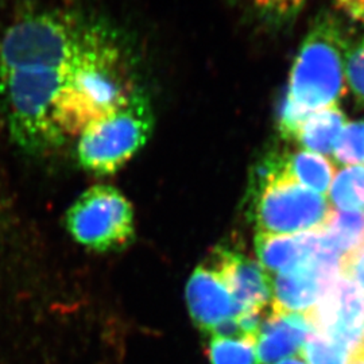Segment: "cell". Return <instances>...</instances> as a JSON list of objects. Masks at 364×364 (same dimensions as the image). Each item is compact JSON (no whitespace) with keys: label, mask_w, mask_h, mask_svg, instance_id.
<instances>
[{"label":"cell","mask_w":364,"mask_h":364,"mask_svg":"<svg viewBox=\"0 0 364 364\" xmlns=\"http://www.w3.org/2000/svg\"><path fill=\"white\" fill-rule=\"evenodd\" d=\"M299 356L308 364H350L351 351L313 331L305 340Z\"/></svg>","instance_id":"d6986e66"},{"label":"cell","mask_w":364,"mask_h":364,"mask_svg":"<svg viewBox=\"0 0 364 364\" xmlns=\"http://www.w3.org/2000/svg\"><path fill=\"white\" fill-rule=\"evenodd\" d=\"M338 275H341L338 266L317 258L289 272L275 274L272 284L274 312H311Z\"/></svg>","instance_id":"9c48e42d"},{"label":"cell","mask_w":364,"mask_h":364,"mask_svg":"<svg viewBox=\"0 0 364 364\" xmlns=\"http://www.w3.org/2000/svg\"><path fill=\"white\" fill-rule=\"evenodd\" d=\"M363 166H364V164H363Z\"/></svg>","instance_id":"484cf974"},{"label":"cell","mask_w":364,"mask_h":364,"mask_svg":"<svg viewBox=\"0 0 364 364\" xmlns=\"http://www.w3.org/2000/svg\"><path fill=\"white\" fill-rule=\"evenodd\" d=\"M350 364H364V341L351 353Z\"/></svg>","instance_id":"cb8c5ba5"},{"label":"cell","mask_w":364,"mask_h":364,"mask_svg":"<svg viewBox=\"0 0 364 364\" xmlns=\"http://www.w3.org/2000/svg\"><path fill=\"white\" fill-rule=\"evenodd\" d=\"M341 13L364 28V0H335Z\"/></svg>","instance_id":"603a6c76"},{"label":"cell","mask_w":364,"mask_h":364,"mask_svg":"<svg viewBox=\"0 0 364 364\" xmlns=\"http://www.w3.org/2000/svg\"><path fill=\"white\" fill-rule=\"evenodd\" d=\"M153 129L154 111L149 96L132 90L112 111L78 134V162L93 174H114L144 149Z\"/></svg>","instance_id":"5b68a950"},{"label":"cell","mask_w":364,"mask_h":364,"mask_svg":"<svg viewBox=\"0 0 364 364\" xmlns=\"http://www.w3.org/2000/svg\"><path fill=\"white\" fill-rule=\"evenodd\" d=\"M254 6L263 14L273 18L285 19L299 13L308 0H251Z\"/></svg>","instance_id":"44dd1931"},{"label":"cell","mask_w":364,"mask_h":364,"mask_svg":"<svg viewBox=\"0 0 364 364\" xmlns=\"http://www.w3.org/2000/svg\"><path fill=\"white\" fill-rule=\"evenodd\" d=\"M347 122V117L338 105L318 108L308 112L301 120L291 142L299 144L301 150L332 156L333 146Z\"/></svg>","instance_id":"5bb4252c"},{"label":"cell","mask_w":364,"mask_h":364,"mask_svg":"<svg viewBox=\"0 0 364 364\" xmlns=\"http://www.w3.org/2000/svg\"><path fill=\"white\" fill-rule=\"evenodd\" d=\"M350 42L338 15L318 14L299 45L282 105L301 114L338 105L347 93L346 58Z\"/></svg>","instance_id":"3957f363"},{"label":"cell","mask_w":364,"mask_h":364,"mask_svg":"<svg viewBox=\"0 0 364 364\" xmlns=\"http://www.w3.org/2000/svg\"><path fill=\"white\" fill-rule=\"evenodd\" d=\"M109 34L57 10L23 14L0 39V68L70 72Z\"/></svg>","instance_id":"7a4b0ae2"},{"label":"cell","mask_w":364,"mask_h":364,"mask_svg":"<svg viewBox=\"0 0 364 364\" xmlns=\"http://www.w3.org/2000/svg\"><path fill=\"white\" fill-rule=\"evenodd\" d=\"M251 210L263 234L296 235L321 230L332 215L326 196L314 193L287 177L272 153L255 170Z\"/></svg>","instance_id":"8992f818"},{"label":"cell","mask_w":364,"mask_h":364,"mask_svg":"<svg viewBox=\"0 0 364 364\" xmlns=\"http://www.w3.org/2000/svg\"><path fill=\"white\" fill-rule=\"evenodd\" d=\"M68 72L43 68H0V114L18 149L43 156L65 144L60 105Z\"/></svg>","instance_id":"6da1fadb"},{"label":"cell","mask_w":364,"mask_h":364,"mask_svg":"<svg viewBox=\"0 0 364 364\" xmlns=\"http://www.w3.org/2000/svg\"><path fill=\"white\" fill-rule=\"evenodd\" d=\"M320 247V230L296 235L258 232L255 248L267 273L279 274L308 263Z\"/></svg>","instance_id":"4fadbf2b"},{"label":"cell","mask_w":364,"mask_h":364,"mask_svg":"<svg viewBox=\"0 0 364 364\" xmlns=\"http://www.w3.org/2000/svg\"><path fill=\"white\" fill-rule=\"evenodd\" d=\"M328 195L329 203L338 210L364 212V166L338 170Z\"/></svg>","instance_id":"2e32d148"},{"label":"cell","mask_w":364,"mask_h":364,"mask_svg":"<svg viewBox=\"0 0 364 364\" xmlns=\"http://www.w3.org/2000/svg\"><path fill=\"white\" fill-rule=\"evenodd\" d=\"M313 331L355 351L364 341V293L351 278L338 275L312 311Z\"/></svg>","instance_id":"ba28073f"},{"label":"cell","mask_w":364,"mask_h":364,"mask_svg":"<svg viewBox=\"0 0 364 364\" xmlns=\"http://www.w3.org/2000/svg\"><path fill=\"white\" fill-rule=\"evenodd\" d=\"M346 81L355 103L364 107V37L350 42L346 58Z\"/></svg>","instance_id":"ffe728a7"},{"label":"cell","mask_w":364,"mask_h":364,"mask_svg":"<svg viewBox=\"0 0 364 364\" xmlns=\"http://www.w3.org/2000/svg\"><path fill=\"white\" fill-rule=\"evenodd\" d=\"M341 275L351 278L364 293V246L343 260Z\"/></svg>","instance_id":"7402d4cb"},{"label":"cell","mask_w":364,"mask_h":364,"mask_svg":"<svg viewBox=\"0 0 364 364\" xmlns=\"http://www.w3.org/2000/svg\"><path fill=\"white\" fill-rule=\"evenodd\" d=\"M313 332L305 314L270 313L257 335L259 364H275L299 353L305 340Z\"/></svg>","instance_id":"7c38bea8"},{"label":"cell","mask_w":364,"mask_h":364,"mask_svg":"<svg viewBox=\"0 0 364 364\" xmlns=\"http://www.w3.org/2000/svg\"><path fill=\"white\" fill-rule=\"evenodd\" d=\"M275 364H308L301 356L299 358H287V359H284V360H281V362H278V363Z\"/></svg>","instance_id":"d4e9b609"},{"label":"cell","mask_w":364,"mask_h":364,"mask_svg":"<svg viewBox=\"0 0 364 364\" xmlns=\"http://www.w3.org/2000/svg\"><path fill=\"white\" fill-rule=\"evenodd\" d=\"M66 227L78 243L95 251L126 246L134 235V210L117 189L96 185L66 213Z\"/></svg>","instance_id":"52a82bcc"},{"label":"cell","mask_w":364,"mask_h":364,"mask_svg":"<svg viewBox=\"0 0 364 364\" xmlns=\"http://www.w3.org/2000/svg\"><path fill=\"white\" fill-rule=\"evenodd\" d=\"M208 356L212 364H259L257 338L251 336H210Z\"/></svg>","instance_id":"e0dca14e"},{"label":"cell","mask_w":364,"mask_h":364,"mask_svg":"<svg viewBox=\"0 0 364 364\" xmlns=\"http://www.w3.org/2000/svg\"><path fill=\"white\" fill-rule=\"evenodd\" d=\"M246 311L273 306V277L258 262L228 248H219L209 262Z\"/></svg>","instance_id":"8fae6325"},{"label":"cell","mask_w":364,"mask_h":364,"mask_svg":"<svg viewBox=\"0 0 364 364\" xmlns=\"http://www.w3.org/2000/svg\"><path fill=\"white\" fill-rule=\"evenodd\" d=\"M111 37L68 72L60 105V129L65 141L78 136L90 123L112 111L132 91L122 73V60Z\"/></svg>","instance_id":"277c9868"},{"label":"cell","mask_w":364,"mask_h":364,"mask_svg":"<svg viewBox=\"0 0 364 364\" xmlns=\"http://www.w3.org/2000/svg\"><path fill=\"white\" fill-rule=\"evenodd\" d=\"M186 301L196 326L207 333L246 312L210 263L196 269L186 287Z\"/></svg>","instance_id":"30bf717a"},{"label":"cell","mask_w":364,"mask_h":364,"mask_svg":"<svg viewBox=\"0 0 364 364\" xmlns=\"http://www.w3.org/2000/svg\"><path fill=\"white\" fill-rule=\"evenodd\" d=\"M333 161L343 166H363L364 164V122H347L338 135L332 150Z\"/></svg>","instance_id":"ac0fdd59"},{"label":"cell","mask_w":364,"mask_h":364,"mask_svg":"<svg viewBox=\"0 0 364 364\" xmlns=\"http://www.w3.org/2000/svg\"><path fill=\"white\" fill-rule=\"evenodd\" d=\"M279 170L290 180L314 193L328 196L333 177L335 164L328 156L306 150L274 153Z\"/></svg>","instance_id":"9a60e30c"}]
</instances>
